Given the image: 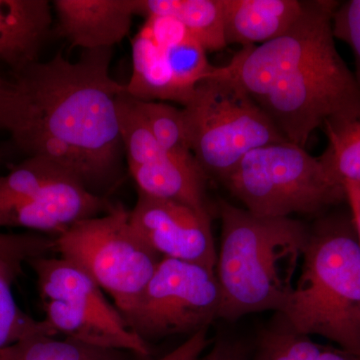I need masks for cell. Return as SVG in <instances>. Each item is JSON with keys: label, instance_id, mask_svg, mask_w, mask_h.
Listing matches in <instances>:
<instances>
[{"label": "cell", "instance_id": "obj_7", "mask_svg": "<svg viewBox=\"0 0 360 360\" xmlns=\"http://www.w3.org/2000/svg\"><path fill=\"white\" fill-rule=\"evenodd\" d=\"M257 103L288 141L304 148L328 117L360 104V86L335 42L279 78Z\"/></svg>", "mask_w": 360, "mask_h": 360}, {"label": "cell", "instance_id": "obj_1", "mask_svg": "<svg viewBox=\"0 0 360 360\" xmlns=\"http://www.w3.org/2000/svg\"><path fill=\"white\" fill-rule=\"evenodd\" d=\"M111 58L112 49L82 51L75 63L58 53L13 75L34 110L16 146L51 160L96 194L120 176L125 156L118 113L125 84L111 77Z\"/></svg>", "mask_w": 360, "mask_h": 360}, {"label": "cell", "instance_id": "obj_3", "mask_svg": "<svg viewBox=\"0 0 360 360\" xmlns=\"http://www.w3.org/2000/svg\"><path fill=\"white\" fill-rule=\"evenodd\" d=\"M281 314L298 333L360 356V243L352 213L309 229L300 277Z\"/></svg>", "mask_w": 360, "mask_h": 360}, {"label": "cell", "instance_id": "obj_29", "mask_svg": "<svg viewBox=\"0 0 360 360\" xmlns=\"http://www.w3.org/2000/svg\"><path fill=\"white\" fill-rule=\"evenodd\" d=\"M347 200L350 207L352 219H354L357 236L360 243V186L354 184H345Z\"/></svg>", "mask_w": 360, "mask_h": 360}, {"label": "cell", "instance_id": "obj_22", "mask_svg": "<svg viewBox=\"0 0 360 360\" xmlns=\"http://www.w3.org/2000/svg\"><path fill=\"white\" fill-rule=\"evenodd\" d=\"M253 360H360V356L314 342L277 314L258 335Z\"/></svg>", "mask_w": 360, "mask_h": 360}, {"label": "cell", "instance_id": "obj_23", "mask_svg": "<svg viewBox=\"0 0 360 360\" xmlns=\"http://www.w3.org/2000/svg\"><path fill=\"white\" fill-rule=\"evenodd\" d=\"M129 104L158 144L175 158L194 160L182 108L161 101H143L127 94ZM196 161V160H195Z\"/></svg>", "mask_w": 360, "mask_h": 360}, {"label": "cell", "instance_id": "obj_25", "mask_svg": "<svg viewBox=\"0 0 360 360\" xmlns=\"http://www.w3.org/2000/svg\"><path fill=\"white\" fill-rule=\"evenodd\" d=\"M34 117L32 101L15 79L0 75V129L11 134L18 143L27 134Z\"/></svg>", "mask_w": 360, "mask_h": 360}, {"label": "cell", "instance_id": "obj_15", "mask_svg": "<svg viewBox=\"0 0 360 360\" xmlns=\"http://www.w3.org/2000/svg\"><path fill=\"white\" fill-rule=\"evenodd\" d=\"M44 302H63L116 324H127L120 310L87 272L65 257L49 255L28 260Z\"/></svg>", "mask_w": 360, "mask_h": 360}, {"label": "cell", "instance_id": "obj_9", "mask_svg": "<svg viewBox=\"0 0 360 360\" xmlns=\"http://www.w3.org/2000/svg\"><path fill=\"white\" fill-rule=\"evenodd\" d=\"M340 2L304 1L303 13L290 30L264 44L243 47L220 72L232 78L255 101L276 80L300 68L335 42L333 13Z\"/></svg>", "mask_w": 360, "mask_h": 360}, {"label": "cell", "instance_id": "obj_21", "mask_svg": "<svg viewBox=\"0 0 360 360\" xmlns=\"http://www.w3.org/2000/svg\"><path fill=\"white\" fill-rule=\"evenodd\" d=\"M322 127L328 141L322 165L342 186H360V104L330 116Z\"/></svg>", "mask_w": 360, "mask_h": 360}, {"label": "cell", "instance_id": "obj_2", "mask_svg": "<svg viewBox=\"0 0 360 360\" xmlns=\"http://www.w3.org/2000/svg\"><path fill=\"white\" fill-rule=\"evenodd\" d=\"M219 212V319L234 322L267 310L281 314L295 288L309 227L291 217H258L224 200Z\"/></svg>", "mask_w": 360, "mask_h": 360}, {"label": "cell", "instance_id": "obj_6", "mask_svg": "<svg viewBox=\"0 0 360 360\" xmlns=\"http://www.w3.org/2000/svg\"><path fill=\"white\" fill-rule=\"evenodd\" d=\"M54 245L113 298L122 315L134 307L161 260L134 231L122 205L73 224L56 236Z\"/></svg>", "mask_w": 360, "mask_h": 360}, {"label": "cell", "instance_id": "obj_11", "mask_svg": "<svg viewBox=\"0 0 360 360\" xmlns=\"http://www.w3.org/2000/svg\"><path fill=\"white\" fill-rule=\"evenodd\" d=\"M127 160L139 193L176 201L201 214L210 215L205 194L207 176L195 160L175 158L158 142Z\"/></svg>", "mask_w": 360, "mask_h": 360}, {"label": "cell", "instance_id": "obj_18", "mask_svg": "<svg viewBox=\"0 0 360 360\" xmlns=\"http://www.w3.org/2000/svg\"><path fill=\"white\" fill-rule=\"evenodd\" d=\"M44 309L45 321L58 335L103 349L127 350L141 356L150 354L146 341L134 333L127 324L104 321L63 302H44Z\"/></svg>", "mask_w": 360, "mask_h": 360}, {"label": "cell", "instance_id": "obj_10", "mask_svg": "<svg viewBox=\"0 0 360 360\" xmlns=\"http://www.w3.org/2000/svg\"><path fill=\"white\" fill-rule=\"evenodd\" d=\"M129 221L134 231L161 258L217 269V250L212 217L176 201L139 193Z\"/></svg>", "mask_w": 360, "mask_h": 360}, {"label": "cell", "instance_id": "obj_14", "mask_svg": "<svg viewBox=\"0 0 360 360\" xmlns=\"http://www.w3.org/2000/svg\"><path fill=\"white\" fill-rule=\"evenodd\" d=\"M51 25L46 0H0V61L13 75L39 61Z\"/></svg>", "mask_w": 360, "mask_h": 360}, {"label": "cell", "instance_id": "obj_17", "mask_svg": "<svg viewBox=\"0 0 360 360\" xmlns=\"http://www.w3.org/2000/svg\"><path fill=\"white\" fill-rule=\"evenodd\" d=\"M143 26L162 49L168 70L186 105L196 85L212 77L217 68L208 61L205 47L175 18L148 16Z\"/></svg>", "mask_w": 360, "mask_h": 360}, {"label": "cell", "instance_id": "obj_13", "mask_svg": "<svg viewBox=\"0 0 360 360\" xmlns=\"http://www.w3.org/2000/svg\"><path fill=\"white\" fill-rule=\"evenodd\" d=\"M51 250H56L54 239L0 232V350L30 336L58 335L45 319L37 321L25 314L13 291L21 265L32 258L49 255Z\"/></svg>", "mask_w": 360, "mask_h": 360}, {"label": "cell", "instance_id": "obj_12", "mask_svg": "<svg viewBox=\"0 0 360 360\" xmlns=\"http://www.w3.org/2000/svg\"><path fill=\"white\" fill-rule=\"evenodd\" d=\"M58 30L82 51L112 49L129 35L136 0H56Z\"/></svg>", "mask_w": 360, "mask_h": 360}, {"label": "cell", "instance_id": "obj_8", "mask_svg": "<svg viewBox=\"0 0 360 360\" xmlns=\"http://www.w3.org/2000/svg\"><path fill=\"white\" fill-rule=\"evenodd\" d=\"M221 291L217 271L203 265L161 258L137 302L122 315L142 340L193 335L219 319Z\"/></svg>", "mask_w": 360, "mask_h": 360}, {"label": "cell", "instance_id": "obj_20", "mask_svg": "<svg viewBox=\"0 0 360 360\" xmlns=\"http://www.w3.org/2000/svg\"><path fill=\"white\" fill-rule=\"evenodd\" d=\"M137 15L170 16L200 42L206 51L226 46L222 0H136Z\"/></svg>", "mask_w": 360, "mask_h": 360}, {"label": "cell", "instance_id": "obj_19", "mask_svg": "<svg viewBox=\"0 0 360 360\" xmlns=\"http://www.w3.org/2000/svg\"><path fill=\"white\" fill-rule=\"evenodd\" d=\"M132 73L125 84L129 96L143 101H174L186 105L168 70L165 54L144 26L132 39Z\"/></svg>", "mask_w": 360, "mask_h": 360}, {"label": "cell", "instance_id": "obj_28", "mask_svg": "<svg viewBox=\"0 0 360 360\" xmlns=\"http://www.w3.org/2000/svg\"><path fill=\"white\" fill-rule=\"evenodd\" d=\"M210 345L208 328L201 329L198 333L189 336L188 340L184 341L169 354L153 360H198L205 354L206 348Z\"/></svg>", "mask_w": 360, "mask_h": 360}, {"label": "cell", "instance_id": "obj_27", "mask_svg": "<svg viewBox=\"0 0 360 360\" xmlns=\"http://www.w3.org/2000/svg\"><path fill=\"white\" fill-rule=\"evenodd\" d=\"M250 348L240 338L231 335L220 336L213 342L207 354L198 360H250Z\"/></svg>", "mask_w": 360, "mask_h": 360}, {"label": "cell", "instance_id": "obj_16", "mask_svg": "<svg viewBox=\"0 0 360 360\" xmlns=\"http://www.w3.org/2000/svg\"><path fill=\"white\" fill-rule=\"evenodd\" d=\"M226 44H262L295 25L304 8L300 0H222Z\"/></svg>", "mask_w": 360, "mask_h": 360}, {"label": "cell", "instance_id": "obj_24", "mask_svg": "<svg viewBox=\"0 0 360 360\" xmlns=\"http://www.w3.org/2000/svg\"><path fill=\"white\" fill-rule=\"evenodd\" d=\"M0 360H117V352L56 335L30 336L0 350Z\"/></svg>", "mask_w": 360, "mask_h": 360}, {"label": "cell", "instance_id": "obj_5", "mask_svg": "<svg viewBox=\"0 0 360 360\" xmlns=\"http://www.w3.org/2000/svg\"><path fill=\"white\" fill-rule=\"evenodd\" d=\"M182 110L194 160L206 176L221 182L253 149L288 141L257 101L219 68L196 85Z\"/></svg>", "mask_w": 360, "mask_h": 360}, {"label": "cell", "instance_id": "obj_4", "mask_svg": "<svg viewBox=\"0 0 360 360\" xmlns=\"http://www.w3.org/2000/svg\"><path fill=\"white\" fill-rule=\"evenodd\" d=\"M222 184L258 217L317 215L347 200L319 158L288 141L253 149Z\"/></svg>", "mask_w": 360, "mask_h": 360}, {"label": "cell", "instance_id": "obj_26", "mask_svg": "<svg viewBox=\"0 0 360 360\" xmlns=\"http://www.w3.org/2000/svg\"><path fill=\"white\" fill-rule=\"evenodd\" d=\"M333 32L349 45L355 60L354 77L360 86V0L340 2L333 16Z\"/></svg>", "mask_w": 360, "mask_h": 360}]
</instances>
